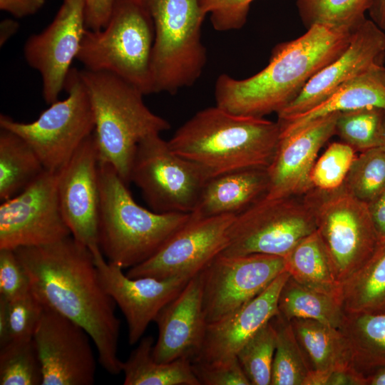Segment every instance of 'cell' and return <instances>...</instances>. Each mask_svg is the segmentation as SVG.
Masks as SVG:
<instances>
[{
    "label": "cell",
    "mask_w": 385,
    "mask_h": 385,
    "mask_svg": "<svg viewBox=\"0 0 385 385\" xmlns=\"http://www.w3.org/2000/svg\"><path fill=\"white\" fill-rule=\"evenodd\" d=\"M14 251L41 304L82 327L95 344L101 366L111 374H120V322L115 301L100 281L91 251L71 235Z\"/></svg>",
    "instance_id": "1"
},
{
    "label": "cell",
    "mask_w": 385,
    "mask_h": 385,
    "mask_svg": "<svg viewBox=\"0 0 385 385\" xmlns=\"http://www.w3.org/2000/svg\"><path fill=\"white\" fill-rule=\"evenodd\" d=\"M353 31L317 25L294 40L277 44L267 66L254 76L235 79L224 73L217 78L216 106L254 117L279 113L314 75L345 50Z\"/></svg>",
    "instance_id": "2"
},
{
    "label": "cell",
    "mask_w": 385,
    "mask_h": 385,
    "mask_svg": "<svg viewBox=\"0 0 385 385\" xmlns=\"http://www.w3.org/2000/svg\"><path fill=\"white\" fill-rule=\"evenodd\" d=\"M280 139L278 122L237 115L217 106L196 113L168 141L209 178L242 169L267 168Z\"/></svg>",
    "instance_id": "3"
},
{
    "label": "cell",
    "mask_w": 385,
    "mask_h": 385,
    "mask_svg": "<svg viewBox=\"0 0 385 385\" xmlns=\"http://www.w3.org/2000/svg\"><path fill=\"white\" fill-rule=\"evenodd\" d=\"M99 247L123 269L151 257L190 219L191 213H161L139 205L115 168L99 162Z\"/></svg>",
    "instance_id": "4"
},
{
    "label": "cell",
    "mask_w": 385,
    "mask_h": 385,
    "mask_svg": "<svg viewBox=\"0 0 385 385\" xmlns=\"http://www.w3.org/2000/svg\"><path fill=\"white\" fill-rule=\"evenodd\" d=\"M79 73L93 113L99 162L113 166L128 185L138 143L169 130L170 124L152 112L143 101L144 95L121 78L85 68Z\"/></svg>",
    "instance_id": "5"
},
{
    "label": "cell",
    "mask_w": 385,
    "mask_h": 385,
    "mask_svg": "<svg viewBox=\"0 0 385 385\" xmlns=\"http://www.w3.org/2000/svg\"><path fill=\"white\" fill-rule=\"evenodd\" d=\"M153 19L141 0H116L102 29H86L76 59L85 69L113 73L144 96L154 93Z\"/></svg>",
    "instance_id": "6"
},
{
    "label": "cell",
    "mask_w": 385,
    "mask_h": 385,
    "mask_svg": "<svg viewBox=\"0 0 385 385\" xmlns=\"http://www.w3.org/2000/svg\"><path fill=\"white\" fill-rule=\"evenodd\" d=\"M154 24L151 72L155 93L175 94L193 85L207 61L201 41L205 14L200 0H141Z\"/></svg>",
    "instance_id": "7"
},
{
    "label": "cell",
    "mask_w": 385,
    "mask_h": 385,
    "mask_svg": "<svg viewBox=\"0 0 385 385\" xmlns=\"http://www.w3.org/2000/svg\"><path fill=\"white\" fill-rule=\"evenodd\" d=\"M303 197L314 213L316 231L342 284L365 264L380 243L368 205L343 185L331 191L312 188Z\"/></svg>",
    "instance_id": "8"
},
{
    "label": "cell",
    "mask_w": 385,
    "mask_h": 385,
    "mask_svg": "<svg viewBox=\"0 0 385 385\" xmlns=\"http://www.w3.org/2000/svg\"><path fill=\"white\" fill-rule=\"evenodd\" d=\"M68 96L57 100L34 121L24 123L1 114L0 128L21 137L36 152L44 168L60 171L91 134L95 120L79 70L71 68L65 83Z\"/></svg>",
    "instance_id": "9"
},
{
    "label": "cell",
    "mask_w": 385,
    "mask_h": 385,
    "mask_svg": "<svg viewBox=\"0 0 385 385\" xmlns=\"http://www.w3.org/2000/svg\"><path fill=\"white\" fill-rule=\"evenodd\" d=\"M208 179L200 167L175 153L160 134L149 135L137 145L130 182L155 212L192 213Z\"/></svg>",
    "instance_id": "10"
},
{
    "label": "cell",
    "mask_w": 385,
    "mask_h": 385,
    "mask_svg": "<svg viewBox=\"0 0 385 385\" xmlns=\"http://www.w3.org/2000/svg\"><path fill=\"white\" fill-rule=\"evenodd\" d=\"M314 213L303 197H263L235 216L225 255L266 254L285 257L316 231Z\"/></svg>",
    "instance_id": "11"
},
{
    "label": "cell",
    "mask_w": 385,
    "mask_h": 385,
    "mask_svg": "<svg viewBox=\"0 0 385 385\" xmlns=\"http://www.w3.org/2000/svg\"><path fill=\"white\" fill-rule=\"evenodd\" d=\"M286 271L285 258L266 254H220L200 272L207 324L241 308Z\"/></svg>",
    "instance_id": "12"
},
{
    "label": "cell",
    "mask_w": 385,
    "mask_h": 385,
    "mask_svg": "<svg viewBox=\"0 0 385 385\" xmlns=\"http://www.w3.org/2000/svg\"><path fill=\"white\" fill-rule=\"evenodd\" d=\"M58 172L45 170L0 205V250L51 244L71 235L58 195Z\"/></svg>",
    "instance_id": "13"
},
{
    "label": "cell",
    "mask_w": 385,
    "mask_h": 385,
    "mask_svg": "<svg viewBox=\"0 0 385 385\" xmlns=\"http://www.w3.org/2000/svg\"><path fill=\"white\" fill-rule=\"evenodd\" d=\"M235 217H198L191 213L190 219L183 227L151 257L129 268L126 275L130 278H192L225 250L228 229Z\"/></svg>",
    "instance_id": "14"
},
{
    "label": "cell",
    "mask_w": 385,
    "mask_h": 385,
    "mask_svg": "<svg viewBox=\"0 0 385 385\" xmlns=\"http://www.w3.org/2000/svg\"><path fill=\"white\" fill-rule=\"evenodd\" d=\"M86 29L85 0H63L52 21L26 41L25 60L39 73L47 104L58 100Z\"/></svg>",
    "instance_id": "15"
},
{
    "label": "cell",
    "mask_w": 385,
    "mask_h": 385,
    "mask_svg": "<svg viewBox=\"0 0 385 385\" xmlns=\"http://www.w3.org/2000/svg\"><path fill=\"white\" fill-rule=\"evenodd\" d=\"M34 339L41 364L42 385L95 383L96 362L92 339L79 324L43 307Z\"/></svg>",
    "instance_id": "16"
},
{
    "label": "cell",
    "mask_w": 385,
    "mask_h": 385,
    "mask_svg": "<svg viewBox=\"0 0 385 385\" xmlns=\"http://www.w3.org/2000/svg\"><path fill=\"white\" fill-rule=\"evenodd\" d=\"M90 250L103 287L125 318L130 345L139 342L149 324L154 322L160 310L180 293L191 279L130 278L123 272V268L106 260L100 247Z\"/></svg>",
    "instance_id": "17"
},
{
    "label": "cell",
    "mask_w": 385,
    "mask_h": 385,
    "mask_svg": "<svg viewBox=\"0 0 385 385\" xmlns=\"http://www.w3.org/2000/svg\"><path fill=\"white\" fill-rule=\"evenodd\" d=\"M99 159L93 134L58 171V195L71 235L89 250L99 247Z\"/></svg>",
    "instance_id": "18"
},
{
    "label": "cell",
    "mask_w": 385,
    "mask_h": 385,
    "mask_svg": "<svg viewBox=\"0 0 385 385\" xmlns=\"http://www.w3.org/2000/svg\"><path fill=\"white\" fill-rule=\"evenodd\" d=\"M385 33L371 19L354 30L345 50L314 75L299 94L277 113L278 120L303 113L332 96L347 81L383 63Z\"/></svg>",
    "instance_id": "19"
},
{
    "label": "cell",
    "mask_w": 385,
    "mask_h": 385,
    "mask_svg": "<svg viewBox=\"0 0 385 385\" xmlns=\"http://www.w3.org/2000/svg\"><path fill=\"white\" fill-rule=\"evenodd\" d=\"M338 114L321 118L294 133L280 138L267 168L269 189L265 197H299L313 188L312 170L319 150L335 134Z\"/></svg>",
    "instance_id": "20"
},
{
    "label": "cell",
    "mask_w": 385,
    "mask_h": 385,
    "mask_svg": "<svg viewBox=\"0 0 385 385\" xmlns=\"http://www.w3.org/2000/svg\"><path fill=\"white\" fill-rule=\"evenodd\" d=\"M154 322L158 337L153 349L160 363L180 359L194 360L199 354L207 327L202 304L200 272L158 313Z\"/></svg>",
    "instance_id": "21"
},
{
    "label": "cell",
    "mask_w": 385,
    "mask_h": 385,
    "mask_svg": "<svg viewBox=\"0 0 385 385\" xmlns=\"http://www.w3.org/2000/svg\"><path fill=\"white\" fill-rule=\"evenodd\" d=\"M289 277L287 271L283 272L241 308L207 324L200 351L192 361L214 362L235 357L245 344L279 313V297Z\"/></svg>",
    "instance_id": "22"
},
{
    "label": "cell",
    "mask_w": 385,
    "mask_h": 385,
    "mask_svg": "<svg viewBox=\"0 0 385 385\" xmlns=\"http://www.w3.org/2000/svg\"><path fill=\"white\" fill-rule=\"evenodd\" d=\"M268 189L267 168L220 174L207 180L192 213L198 217L236 216L265 197Z\"/></svg>",
    "instance_id": "23"
},
{
    "label": "cell",
    "mask_w": 385,
    "mask_h": 385,
    "mask_svg": "<svg viewBox=\"0 0 385 385\" xmlns=\"http://www.w3.org/2000/svg\"><path fill=\"white\" fill-rule=\"evenodd\" d=\"M367 108L385 110V66L383 63L375 65L347 81L312 109L284 120H278L280 138L294 133L330 114Z\"/></svg>",
    "instance_id": "24"
},
{
    "label": "cell",
    "mask_w": 385,
    "mask_h": 385,
    "mask_svg": "<svg viewBox=\"0 0 385 385\" xmlns=\"http://www.w3.org/2000/svg\"><path fill=\"white\" fill-rule=\"evenodd\" d=\"M339 329L355 369L364 375L385 367V312L345 313Z\"/></svg>",
    "instance_id": "25"
},
{
    "label": "cell",
    "mask_w": 385,
    "mask_h": 385,
    "mask_svg": "<svg viewBox=\"0 0 385 385\" xmlns=\"http://www.w3.org/2000/svg\"><path fill=\"white\" fill-rule=\"evenodd\" d=\"M297 340L310 371L353 367L345 339L337 328L317 320H290Z\"/></svg>",
    "instance_id": "26"
},
{
    "label": "cell",
    "mask_w": 385,
    "mask_h": 385,
    "mask_svg": "<svg viewBox=\"0 0 385 385\" xmlns=\"http://www.w3.org/2000/svg\"><path fill=\"white\" fill-rule=\"evenodd\" d=\"M154 339L143 337L137 347L123 361L124 385H200L191 360L180 359L160 363L153 356Z\"/></svg>",
    "instance_id": "27"
},
{
    "label": "cell",
    "mask_w": 385,
    "mask_h": 385,
    "mask_svg": "<svg viewBox=\"0 0 385 385\" xmlns=\"http://www.w3.org/2000/svg\"><path fill=\"white\" fill-rule=\"evenodd\" d=\"M284 258L286 271L297 282L340 301L341 284L317 231L300 240Z\"/></svg>",
    "instance_id": "28"
},
{
    "label": "cell",
    "mask_w": 385,
    "mask_h": 385,
    "mask_svg": "<svg viewBox=\"0 0 385 385\" xmlns=\"http://www.w3.org/2000/svg\"><path fill=\"white\" fill-rule=\"evenodd\" d=\"M339 299L345 313L385 312V241L341 284Z\"/></svg>",
    "instance_id": "29"
},
{
    "label": "cell",
    "mask_w": 385,
    "mask_h": 385,
    "mask_svg": "<svg viewBox=\"0 0 385 385\" xmlns=\"http://www.w3.org/2000/svg\"><path fill=\"white\" fill-rule=\"evenodd\" d=\"M34 149L19 135L0 130V200L21 192L45 170Z\"/></svg>",
    "instance_id": "30"
},
{
    "label": "cell",
    "mask_w": 385,
    "mask_h": 385,
    "mask_svg": "<svg viewBox=\"0 0 385 385\" xmlns=\"http://www.w3.org/2000/svg\"><path fill=\"white\" fill-rule=\"evenodd\" d=\"M278 309L279 314L288 321L309 319L337 329L345 315L337 298L306 287L290 275L282 288Z\"/></svg>",
    "instance_id": "31"
},
{
    "label": "cell",
    "mask_w": 385,
    "mask_h": 385,
    "mask_svg": "<svg viewBox=\"0 0 385 385\" xmlns=\"http://www.w3.org/2000/svg\"><path fill=\"white\" fill-rule=\"evenodd\" d=\"M272 322L276 346L270 385H304L310 369L290 321L278 313Z\"/></svg>",
    "instance_id": "32"
},
{
    "label": "cell",
    "mask_w": 385,
    "mask_h": 385,
    "mask_svg": "<svg viewBox=\"0 0 385 385\" xmlns=\"http://www.w3.org/2000/svg\"><path fill=\"white\" fill-rule=\"evenodd\" d=\"M372 0H297L299 16L308 29L313 26L356 29L366 19Z\"/></svg>",
    "instance_id": "33"
},
{
    "label": "cell",
    "mask_w": 385,
    "mask_h": 385,
    "mask_svg": "<svg viewBox=\"0 0 385 385\" xmlns=\"http://www.w3.org/2000/svg\"><path fill=\"white\" fill-rule=\"evenodd\" d=\"M42 369L33 338L11 339L0 346L1 385H42Z\"/></svg>",
    "instance_id": "34"
},
{
    "label": "cell",
    "mask_w": 385,
    "mask_h": 385,
    "mask_svg": "<svg viewBox=\"0 0 385 385\" xmlns=\"http://www.w3.org/2000/svg\"><path fill=\"white\" fill-rule=\"evenodd\" d=\"M384 109L367 108L339 113L335 133L356 151L380 147Z\"/></svg>",
    "instance_id": "35"
},
{
    "label": "cell",
    "mask_w": 385,
    "mask_h": 385,
    "mask_svg": "<svg viewBox=\"0 0 385 385\" xmlns=\"http://www.w3.org/2000/svg\"><path fill=\"white\" fill-rule=\"evenodd\" d=\"M343 186L367 205L373 201L385 189V150L376 147L361 152L354 159Z\"/></svg>",
    "instance_id": "36"
},
{
    "label": "cell",
    "mask_w": 385,
    "mask_h": 385,
    "mask_svg": "<svg viewBox=\"0 0 385 385\" xmlns=\"http://www.w3.org/2000/svg\"><path fill=\"white\" fill-rule=\"evenodd\" d=\"M276 346L272 319L242 347L237 358L251 385H270Z\"/></svg>",
    "instance_id": "37"
},
{
    "label": "cell",
    "mask_w": 385,
    "mask_h": 385,
    "mask_svg": "<svg viewBox=\"0 0 385 385\" xmlns=\"http://www.w3.org/2000/svg\"><path fill=\"white\" fill-rule=\"evenodd\" d=\"M355 152L344 142L330 144L313 166L310 174L312 188L323 191L341 188L356 157Z\"/></svg>",
    "instance_id": "38"
},
{
    "label": "cell",
    "mask_w": 385,
    "mask_h": 385,
    "mask_svg": "<svg viewBox=\"0 0 385 385\" xmlns=\"http://www.w3.org/2000/svg\"><path fill=\"white\" fill-rule=\"evenodd\" d=\"M43 305L31 292L8 301L10 340L33 338Z\"/></svg>",
    "instance_id": "39"
},
{
    "label": "cell",
    "mask_w": 385,
    "mask_h": 385,
    "mask_svg": "<svg viewBox=\"0 0 385 385\" xmlns=\"http://www.w3.org/2000/svg\"><path fill=\"white\" fill-rule=\"evenodd\" d=\"M254 0H200L202 12L210 15L213 28L218 31L241 29L245 24Z\"/></svg>",
    "instance_id": "40"
},
{
    "label": "cell",
    "mask_w": 385,
    "mask_h": 385,
    "mask_svg": "<svg viewBox=\"0 0 385 385\" xmlns=\"http://www.w3.org/2000/svg\"><path fill=\"white\" fill-rule=\"evenodd\" d=\"M192 371L200 385H251L237 356L214 361H192Z\"/></svg>",
    "instance_id": "41"
},
{
    "label": "cell",
    "mask_w": 385,
    "mask_h": 385,
    "mask_svg": "<svg viewBox=\"0 0 385 385\" xmlns=\"http://www.w3.org/2000/svg\"><path fill=\"white\" fill-rule=\"evenodd\" d=\"M31 292L29 277L12 250H0V297L11 301Z\"/></svg>",
    "instance_id": "42"
},
{
    "label": "cell",
    "mask_w": 385,
    "mask_h": 385,
    "mask_svg": "<svg viewBox=\"0 0 385 385\" xmlns=\"http://www.w3.org/2000/svg\"><path fill=\"white\" fill-rule=\"evenodd\" d=\"M116 0H85L86 26L97 31L108 24Z\"/></svg>",
    "instance_id": "43"
},
{
    "label": "cell",
    "mask_w": 385,
    "mask_h": 385,
    "mask_svg": "<svg viewBox=\"0 0 385 385\" xmlns=\"http://www.w3.org/2000/svg\"><path fill=\"white\" fill-rule=\"evenodd\" d=\"M45 4V0H0V9L21 19L37 13Z\"/></svg>",
    "instance_id": "44"
},
{
    "label": "cell",
    "mask_w": 385,
    "mask_h": 385,
    "mask_svg": "<svg viewBox=\"0 0 385 385\" xmlns=\"http://www.w3.org/2000/svg\"><path fill=\"white\" fill-rule=\"evenodd\" d=\"M368 207L380 242L385 241V189Z\"/></svg>",
    "instance_id": "45"
},
{
    "label": "cell",
    "mask_w": 385,
    "mask_h": 385,
    "mask_svg": "<svg viewBox=\"0 0 385 385\" xmlns=\"http://www.w3.org/2000/svg\"><path fill=\"white\" fill-rule=\"evenodd\" d=\"M10 341L8 301L0 297V346Z\"/></svg>",
    "instance_id": "46"
},
{
    "label": "cell",
    "mask_w": 385,
    "mask_h": 385,
    "mask_svg": "<svg viewBox=\"0 0 385 385\" xmlns=\"http://www.w3.org/2000/svg\"><path fill=\"white\" fill-rule=\"evenodd\" d=\"M368 13L371 20L385 33V0H372Z\"/></svg>",
    "instance_id": "47"
},
{
    "label": "cell",
    "mask_w": 385,
    "mask_h": 385,
    "mask_svg": "<svg viewBox=\"0 0 385 385\" xmlns=\"http://www.w3.org/2000/svg\"><path fill=\"white\" fill-rule=\"evenodd\" d=\"M19 25L14 19H6L0 24V46H4L18 31Z\"/></svg>",
    "instance_id": "48"
},
{
    "label": "cell",
    "mask_w": 385,
    "mask_h": 385,
    "mask_svg": "<svg viewBox=\"0 0 385 385\" xmlns=\"http://www.w3.org/2000/svg\"><path fill=\"white\" fill-rule=\"evenodd\" d=\"M364 376V385H385V367L372 370Z\"/></svg>",
    "instance_id": "49"
},
{
    "label": "cell",
    "mask_w": 385,
    "mask_h": 385,
    "mask_svg": "<svg viewBox=\"0 0 385 385\" xmlns=\"http://www.w3.org/2000/svg\"><path fill=\"white\" fill-rule=\"evenodd\" d=\"M383 150H385V111H384V125H383V132H382V138H381V143L380 146Z\"/></svg>",
    "instance_id": "50"
}]
</instances>
